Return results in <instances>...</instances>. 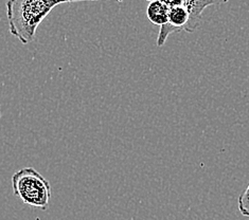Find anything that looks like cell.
<instances>
[{
  "instance_id": "277c9868",
  "label": "cell",
  "mask_w": 249,
  "mask_h": 220,
  "mask_svg": "<svg viewBox=\"0 0 249 220\" xmlns=\"http://www.w3.org/2000/svg\"><path fill=\"white\" fill-rule=\"evenodd\" d=\"M146 16L153 25L163 27L169 22V8L158 0H153L146 8Z\"/></svg>"
},
{
  "instance_id": "6da1fadb",
  "label": "cell",
  "mask_w": 249,
  "mask_h": 220,
  "mask_svg": "<svg viewBox=\"0 0 249 220\" xmlns=\"http://www.w3.org/2000/svg\"><path fill=\"white\" fill-rule=\"evenodd\" d=\"M100 0H8L5 3L9 31L22 45L35 38L37 28L56 5ZM122 1V0H118Z\"/></svg>"
},
{
  "instance_id": "3957f363",
  "label": "cell",
  "mask_w": 249,
  "mask_h": 220,
  "mask_svg": "<svg viewBox=\"0 0 249 220\" xmlns=\"http://www.w3.org/2000/svg\"><path fill=\"white\" fill-rule=\"evenodd\" d=\"M228 1L229 0H187V9L190 13V21L185 31L192 33L199 27L201 15H203L205 9L211 7V5L227 3Z\"/></svg>"
},
{
  "instance_id": "8992f818",
  "label": "cell",
  "mask_w": 249,
  "mask_h": 220,
  "mask_svg": "<svg viewBox=\"0 0 249 220\" xmlns=\"http://www.w3.org/2000/svg\"><path fill=\"white\" fill-rule=\"evenodd\" d=\"M0 118H1V111H0Z\"/></svg>"
},
{
  "instance_id": "7a4b0ae2",
  "label": "cell",
  "mask_w": 249,
  "mask_h": 220,
  "mask_svg": "<svg viewBox=\"0 0 249 220\" xmlns=\"http://www.w3.org/2000/svg\"><path fill=\"white\" fill-rule=\"evenodd\" d=\"M13 193L23 203L46 211L51 199V184L33 168H23L12 176Z\"/></svg>"
},
{
  "instance_id": "5b68a950",
  "label": "cell",
  "mask_w": 249,
  "mask_h": 220,
  "mask_svg": "<svg viewBox=\"0 0 249 220\" xmlns=\"http://www.w3.org/2000/svg\"><path fill=\"white\" fill-rule=\"evenodd\" d=\"M239 210L243 216L249 217V184L245 192L239 197Z\"/></svg>"
}]
</instances>
